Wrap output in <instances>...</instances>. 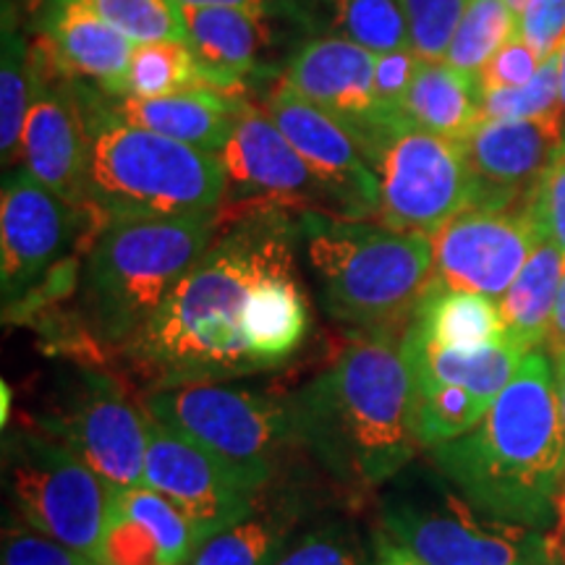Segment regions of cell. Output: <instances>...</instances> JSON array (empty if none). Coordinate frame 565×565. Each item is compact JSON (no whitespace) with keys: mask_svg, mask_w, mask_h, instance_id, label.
I'll return each mask as SVG.
<instances>
[{"mask_svg":"<svg viewBox=\"0 0 565 565\" xmlns=\"http://www.w3.org/2000/svg\"><path fill=\"white\" fill-rule=\"evenodd\" d=\"M294 242L282 210L236 212L223 221L200 263L121 351L129 370L147 387L263 372L242 330L246 296L259 278L294 265Z\"/></svg>","mask_w":565,"mask_h":565,"instance_id":"cell-1","label":"cell"},{"mask_svg":"<svg viewBox=\"0 0 565 565\" xmlns=\"http://www.w3.org/2000/svg\"><path fill=\"white\" fill-rule=\"evenodd\" d=\"M408 324L366 330L291 398L299 440L345 490H377L419 450Z\"/></svg>","mask_w":565,"mask_h":565,"instance_id":"cell-2","label":"cell"},{"mask_svg":"<svg viewBox=\"0 0 565 565\" xmlns=\"http://www.w3.org/2000/svg\"><path fill=\"white\" fill-rule=\"evenodd\" d=\"M440 475L477 513L545 532L565 494V427L555 366L529 351L471 433L433 448Z\"/></svg>","mask_w":565,"mask_h":565,"instance_id":"cell-3","label":"cell"},{"mask_svg":"<svg viewBox=\"0 0 565 565\" xmlns=\"http://www.w3.org/2000/svg\"><path fill=\"white\" fill-rule=\"evenodd\" d=\"M74 82L87 134V210L103 231L223 210L228 186L215 154L121 121L103 89Z\"/></svg>","mask_w":565,"mask_h":565,"instance_id":"cell-4","label":"cell"},{"mask_svg":"<svg viewBox=\"0 0 565 565\" xmlns=\"http://www.w3.org/2000/svg\"><path fill=\"white\" fill-rule=\"evenodd\" d=\"M223 210L105 228L76 280L79 322L95 349L121 353L158 315L223 228Z\"/></svg>","mask_w":565,"mask_h":565,"instance_id":"cell-5","label":"cell"},{"mask_svg":"<svg viewBox=\"0 0 565 565\" xmlns=\"http://www.w3.org/2000/svg\"><path fill=\"white\" fill-rule=\"evenodd\" d=\"M303 231L330 317L362 330L414 320L435 282L433 238L320 212L303 215Z\"/></svg>","mask_w":565,"mask_h":565,"instance_id":"cell-6","label":"cell"},{"mask_svg":"<svg viewBox=\"0 0 565 565\" xmlns=\"http://www.w3.org/2000/svg\"><path fill=\"white\" fill-rule=\"evenodd\" d=\"M145 414L221 458L263 492L282 454L299 440L291 401L223 380L147 387Z\"/></svg>","mask_w":565,"mask_h":565,"instance_id":"cell-7","label":"cell"},{"mask_svg":"<svg viewBox=\"0 0 565 565\" xmlns=\"http://www.w3.org/2000/svg\"><path fill=\"white\" fill-rule=\"evenodd\" d=\"M6 490L19 524L100 563L116 487L42 429L6 437Z\"/></svg>","mask_w":565,"mask_h":565,"instance_id":"cell-8","label":"cell"},{"mask_svg":"<svg viewBox=\"0 0 565 565\" xmlns=\"http://www.w3.org/2000/svg\"><path fill=\"white\" fill-rule=\"evenodd\" d=\"M100 233L89 210L61 200L26 168H13L3 179L0 196V288L6 312L32 307L42 291L74 288L79 273H68V252H89Z\"/></svg>","mask_w":565,"mask_h":565,"instance_id":"cell-9","label":"cell"},{"mask_svg":"<svg viewBox=\"0 0 565 565\" xmlns=\"http://www.w3.org/2000/svg\"><path fill=\"white\" fill-rule=\"evenodd\" d=\"M377 223L433 236L461 212L477 207L479 186L463 147L406 126L377 162Z\"/></svg>","mask_w":565,"mask_h":565,"instance_id":"cell-10","label":"cell"},{"mask_svg":"<svg viewBox=\"0 0 565 565\" xmlns=\"http://www.w3.org/2000/svg\"><path fill=\"white\" fill-rule=\"evenodd\" d=\"M377 55L338 38H312L288 58L280 82L296 95L335 118L356 139L377 171L385 147L406 129L380 108L374 97Z\"/></svg>","mask_w":565,"mask_h":565,"instance_id":"cell-11","label":"cell"},{"mask_svg":"<svg viewBox=\"0 0 565 565\" xmlns=\"http://www.w3.org/2000/svg\"><path fill=\"white\" fill-rule=\"evenodd\" d=\"M387 534L424 565H547L553 545L532 529L479 524L475 508L445 494L443 508L395 503L383 515Z\"/></svg>","mask_w":565,"mask_h":565,"instance_id":"cell-12","label":"cell"},{"mask_svg":"<svg viewBox=\"0 0 565 565\" xmlns=\"http://www.w3.org/2000/svg\"><path fill=\"white\" fill-rule=\"evenodd\" d=\"M145 484L166 494L194 526L200 547L252 519L259 490L233 466L147 416Z\"/></svg>","mask_w":565,"mask_h":565,"instance_id":"cell-13","label":"cell"},{"mask_svg":"<svg viewBox=\"0 0 565 565\" xmlns=\"http://www.w3.org/2000/svg\"><path fill=\"white\" fill-rule=\"evenodd\" d=\"M435 286L503 299L542 233L529 202L521 207H471L433 233Z\"/></svg>","mask_w":565,"mask_h":565,"instance_id":"cell-14","label":"cell"},{"mask_svg":"<svg viewBox=\"0 0 565 565\" xmlns=\"http://www.w3.org/2000/svg\"><path fill=\"white\" fill-rule=\"evenodd\" d=\"M217 162L228 186L223 207H242V212L303 207L335 217L330 194L294 150L286 134L257 105H249L238 116Z\"/></svg>","mask_w":565,"mask_h":565,"instance_id":"cell-15","label":"cell"},{"mask_svg":"<svg viewBox=\"0 0 565 565\" xmlns=\"http://www.w3.org/2000/svg\"><path fill=\"white\" fill-rule=\"evenodd\" d=\"M38 429L61 440L103 479L126 490L145 484L147 414L105 374H87L84 385Z\"/></svg>","mask_w":565,"mask_h":565,"instance_id":"cell-16","label":"cell"},{"mask_svg":"<svg viewBox=\"0 0 565 565\" xmlns=\"http://www.w3.org/2000/svg\"><path fill=\"white\" fill-rule=\"evenodd\" d=\"M21 160L42 186L87 210V134L76 82L34 42Z\"/></svg>","mask_w":565,"mask_h":565,"instance_id":"cell-17","label":"cell"},{"mask_svg":"<svg viewBox=\"0 0 565 565\" xmlns=\"http://www.w3.org/2000/svg\"><path fill=\"white\" fill-rule=\"evenodd\" d=\"M263 110L286 134L335 207V217L364 221L380 210V179L356 139L335 118L282 82L267 92Z\"/></svg>","mask_w":565,"mask_h":565,"instance_id":"cell-18","label":"cell"},{"mask_svg":"<svg viewBox=\"0 0 565 565\" xmlns=\"http://www.w3.org/2000/svg\"><path fill=\"white\" fill-rule=\"evenodd\" d=\"M563 137V110L526 121L482 118L461 145L479 186L477 207L500 210L526 204Z\"/></svg>","mask_w":565,"mask_h":565,"instance_id":"cell-19","label":"cell"},{"mask_svg":"<svg viewBox=\"0 0 565 565\" xmlns=\"http://www.w3.org/2000/svg\"><path fill=\"white\" fill-rule=\"evenodd\" d=\"M181 13L186 26V45L192 47L204 74L221 95L244 97V89L252 82H278L282 76V68L270 61L273 47L278 45L275 24L282 19L183 3Z\"/></svg>","mask_w":565,"mask_h":565,"instance_id":"cell-20","label":"cell"},{"mask_svg":"<svg viewBox=\"0 0 565 565\" xmlns=\"http://www.w3.org/2000/svg\"><path fill=\"white\" fill-rule=\"evenodd\" d=\"M38 30V45L63 74L110 97L121 95L137 42L76 0H45Z\"/></svg>","mask_w":565,"mask_h":565,"instance_id":"cell-21","label":"cell"},{"mask_svg":"<svg viewBox=\"0 0 565 565\" xmlns=\"http://www.w3.org/2000/svg\"><path fill=\"white\" fill-rule=\"evenodd\" d=\"M108 97L110 110L118 118L160 137L196 147V150L221 154L228 145L238 116L249 108L246 97L221 95V92H183L171 97Z\"/></svg>","mask_w":565,"mask_h":565,"instance_id":"cell-22","label":"cell"},{"mask_svg":"<svg viewBox=\"0 0 565 565\" xmlns=\"http://www.w3.org/2000/svg\"><path fill=\"white\" fill-rule=\"evenodd\" d=\"M242 330L263 372L288 362L301 349L309 333V307L294 265L254 282L246 296Z\"/></svg>","mask_w":565,"mask_h":565,"instance_id":"cell-23","label":"cell"},{"mask_svg":"<svg viewBox=\"0 0 565 565\" xmlns=\"http://www.w3.org/2000/svg\"><path fill=\"white\" fill-rule=\"evenodd\" d=\"M406 345L414 383L456 385L487 401H494L505 391L526 356L508 341L475 345V349H443L424 341L416 333L414 320L408 324Z\"/></svg>","mask_w":565,"mask_h":565,"instance_id":"cell-24","label":"cell"},{"mask_svg":"<svg viewBox=\"0 0 565 565\" xmlns=\"http://www.w3.org/2000/svg\"><path fill=\"white\" fill-rule=\"evenodd\" d=\"M406 121L416 129L463 145L482 121V87L445 61H419L404 103Z\"/></svg>","mask_w":565,"mask_h":565,"instance_id":"cell-25","label":"cell"},{"mask_svg":"<svg viewBox=\"0 0 565 565\" xmlns=\"http://www.w3.org/2000/svg\"><path fill=\"white\" fill-rule=\"evenodd\" d=\"M565 270V254L547 238H542L526 259L524 270L513 280L503 299H498L503 317L505 341L524 353L545 349L550 322L561 280Z\"/></svg>","mask_w":565,"mask_h":565,"instance_id":"cell-26","label":"cell"},{"mask_svg":"<svg viewBox=\"0 0 565 565\" xmlns=\"http://www.w3.org/2000/svg\"><path fill=\"white\" fill-rule=\"evenodd\" d=\"M315 38L349 40L374 55L408 51L412 34L401 0H301Z\"/></svg>","mask_w":565,"mask_h":565,"instance_id":"cell-27","label":"cell"},{"mask_svg":"<svg viewBox=\"0 0 565 565\" xmlns=\"http://www.w3.org/2000/svg\"><path fill=\"white\" fill-rule=\"evenodd\" d=\"M414 328L424 341L443 349H475L505 341L498 301L471 291H450L435 286L414 315Z\"/></svg>","mask_w":565,"mask_h":565,"instance_id":"cell-28","label":"cell"},{"mask_svg":"<svg viewBox=\"0 0 565 565\" xmlns=\"http://www.w3.org/2000/svg\"><path fill=\"white\" fill-rule=\"evenodd\" d=\"M210 89L217 92L210 76L196 61L192 47L181 40L137 42L134 47L129 74L118 97H171L183 92Z\"/></svg>","mask_w":565,"mask_h":565,"instance_id":"cell-29","label":"cell"},{"mask_svg":"<svg viewBox=\"0 0 565 565\" xmlns=\"http://www.w3.org/2000/svg\"><path fill=\"white\" fill-rule=\"evenodd\" d=\"M0 152L3 166L21 160V134L30 110L32 45L19 30V13L11 0L3 3V42H0Z\"/></svg>","mask_w":565,"mask_h":565,"instance_id":"cell-30","label":"cell"},{"mask_svg":"<svg viewBox=\"0 0 565 565\" xmlns=\"http://www.w3.org/2000/svg\"><path fill=\"white\" fill-rule=\"evenodd\" d=\"M515 38H519V17L508 9L505 0H466L463 19L450 40L445 63L458 74L479 82L487 63Z\"/></svg>","mask_w":565,"mask_h":565,"instance_id":"cell-31","label":"cell"},{"mask_svg":"<svg viewBox=\"0 0 565 565\" xmlns=\"http://www.w3.org/2000/svg\"><path fill=\"white\" fill-rule=\"evenodd\" d=\"M492 401L456 385L414 383V435L419 448H437L477 427Z\"/></svg>","mask_w":565,"mask_h":565,"instance_id":"cell-32","label":"cell"},{"mask_svg":"<svg viewBox=\"0 0 565 565\" xmlns=\"http://www.w3.org/2000/svg\"><path fill=\"white\" fill-rule=\"evenodd\" d=\"M121 519L137 521L154 536L160 550L162 565H183L200 550L194 526L175 508L166 494L154 492L152 487L137 484L116 492V513Z\"/></svg>","mask_w":565,"mask_h":565,"instance_id":"cell-33","label":"cell"},{"mask_svg":"<svg viewBox=\"0 0 565 565\" xmlns=\"http://www.w3.org/2000/svg\"><path fill=\"white\" fill-rule=\"evenodd\" d=\"M76 3L134 42H186L179 0H76Z\"/></svg>","mask_w":565,"mask_h":565,"instance_id":"cell-34","label":"cell"},{"mask_svg":"<svg viewBox=\"0 0 565 565\" xmlns=\"http://www.w3.org/2000/svg\"><path fill=\"white\" fill-rule=\"evenodd\" d=\"M282 547L280 524L246 519L204 542L189 565H273Z\"/></svg>","mask_w":565,"mask_h":565,"instance_id":"cell-35","label":"cell"},{"mask_svg":"<svg viewBox=\"0 0 565 565\" xmlns=\"http://www.w3.org/2000/svg\"><path fill=\"white\" fill-rule=\"evenodd\" d=\"M561 110V55L542 61L536 74L521 87L482 92V118L526 121Z\"/></svg>","mask_w":565,"mask_h":565,"instance_id":"cell-36","label":"cell"},{"mask_svg":"<svg viewBox=\"0 0 565 565\" xmlns=\"http://www.w3.org/2000/svg\"><path fill=\"white\" fill-rule=\"evenodd\" d=\"M408 19L412 51L424 61H445L461 24L466 0H401Z\"/></svg>","mask_w":565,"mask_h":565,"instance_id":"cell-37","label":"cell"},{"mask_svg":"<svg viewBox=\"0 0 565 565\" xmlns=\"http://www.w3.org/2000/svg\"><path fill=\"white\" fill-rule=\"evenodd\" d=\"M273 565H372L366 550L349 526H317L282 547Z\"/></svg>","mask_w":565,"mask_h":565,"instance_id":"cell-38","label":"cell"},{"mask_svg":"<svg viewBox=\"0 0 565 565\" xmlns=\"http://www.w3.org/2000/svg\"><path fill=\"white\" fill-rule=\"evenodd\" d=\"M529 210H532L542 238L561 246L565 254V137L529 196Z\"/></svg>","mask_w":565,"mask_h":565,"instance_id":"cell-39","label":"cell"},{"mask_svg":"<svg viewBox=\"0 0 565 565\" xmlns=\"http://www.w3.org/2000/svg\"><path fill=\"white\" fill-rule=\"evenodd\" d=\"M3 565H97V561L21 524L3 529Z\"/></svg>","mask_w":565,"mask_h":565,"instance_id":"cell-40","label":"cell"},{"mask_svg":"<svg viewBox=\"0 0 565 565\" xmlns=\"http://www.w3.org/2000/svg\"><path fill=\"white\" fill-rule=\"evenodd\" d=\"M419 61L422 58L412 51V47H408V51L380 53L377 58H374V97H377L380 108H383L391 118H395V121H406L404 103Z\"/></svg>","mask_w":565,"mask_h":565,"instance_id":"cell-41","label":"cell"},{"mask_svg":"<svg viewBox=\"0 0 565 565\" xmlns=\"http://www.w3.org/2000/svg\"><path fill=\"white\" fill-rule=\"evenodd\" d=\"M519 38L542 61L561 51L565 42V0H529L519 17Z\"/></svg>","mask_w":565,"mask_h":565,"instance_id":"cell-42","label":"cell"},{"mask_svg":"<svg viewBox=\"0 0 565 565\" xmlns=\"http://www.w3.org/2000/svg\"><path fill=\"white\" fill-rule=\"evenodd\" d=\"M103 565H162L154 536L137 521L113 515L103 545Z\"/></svg>","mask_w":565,"mask_h":565,"instance_id":"cell-43","label":"cell"},{"mask_svg":"<svg viewBox=\"0 0 565 565\" xmlns=\"http://www.w3.org/2000/svg\"><path fill=\"white\" fill-rule=\"evenodd\" d=\"M542 58L536 55L524 40L515 38L500 47L498 55L487 63L482 74H479V84L482 92L487 89H511L526 84L540 71Z\"/></svg>","mask_w":565,"mask_h":565,"instance_id":"cell-44","label":"cell"},{"mask_svg":"<svg viewBox=\"0 0 565 565\" xmlns=\"http://www.w3.org/2000/svg\"><path fill=\"white\" fill-rule=\"evenodd\" d=\"M183 6H217V9H238L259 13V17H273L282 21H294L303 26V6L301 0H179ZM307 30V26H303Z\"/></svg>","mask_w":565,"mask_h":565,"instance_id":"cell-45","label":"cell"},{"mask_svg":"<svg viewBox=\"0 0 565 565\" xmlns=\"http://www.w3.org/2000/svg\"><path fill=\"white\" fill-rule=\"evenodd\" d=\"M545 353L553 359V362L565 353V270L561 280V291H557V299H555L553 322H550V333L545 341Z\"/></svg>","mask_w":565,"mask_h":565,"instance_id":"cell-46","label":"cell"},{"mask_svg":"<svg viewBox=\"0 0 565 565\" xmlns=\"http://www.w3.org/2000/svg\"><path fill=\"white\" fill-rule=\"evenodd\" d=\"M377 565H424V563L414 553H408L404 545H398L393 536L391 540L380 536L377 540Z\"/></svg>","mask_w":565,"mask_h":565,"instance_id":"cell-47","label":"cell"},{"mask_svg":"<svg viewBox=\"0 0 565 565\" xmlns=\"http://www.w3.org/2000/svg\"><path fill=\"white\" fill-rule=\"evenodd\" d=\"M555 387H557V401H561V414H563V427H565V353L555 359Z\"/></svg>","mask_w":565,"mask_h":565,"instance_id":"cell-48","label":"cell"},{"mask_svg":"<svg viewBox=\"0 0 565 565\" xmlns=\"http://www.w3.org/2000/svg\"><path fill=\"white\" fill-rule=\"evenodd\" d=\"M557 55H561V110L565 116V42L561 45V51H557Z\"/></svg>","mask_w":565,"mask_h":565,"instance_id":"cell-49","label":"cell"},{"mask_svg":"<svg viewBox=\"0 0 565 565\" xmlns=\"http://www.w3.org/2000/svg\"><path fill=\"white\" fill-rule=\"evenodd\" d=\"M9 406H11V387H9V383H3V427L6 424H9Z\"/></svg>","mask_w":565,"mask_h":565,"instance_id":"cell-50","label":"cell"},{"mask_svg":"<svg viewBox=\"0 0 565 565\" xmlns=\"http://www.w3.org/2000/svg\"><path fill=\"white\" fill-rule=\"evenodd\" d=\"M505 3H508V9H511V11L515 13V17H521V11L526 9L529 0H505Z\"/></svg>","mask_w":565,"mask_h":565,"instance_id":"cell-51","label":"cell"},{"mask_svg":"<svg viewBox=\"0 0 565 565\" xmlns=\"http://www.w3.org/2000/svg\"><path fill=\"white\" fill-rule=\"evenodd\" d=\"M547 565H565V553L563 547H553V555H550V563Z\"/></svg>","mask_w":565,"mask_h":565,"instance_id":"cell-52","label":"cell"},{"mask_svg":"<svg viewBox=\"0 0 565 565\" xmlns=\"http://www.w3.org/2000/svg\"><path fill=\"white\" fill-rule=\"evenodd\" d=\"M561 513H563V521H565V494H563V503H561Z\"/></svg>","mask_w":565,"mask_h":565,"instance_id":"cell-53","label":"cell"},{"mask_svg":"<svg viewBox=\"0 0 565 565\" xmlns=\"http://www.w3.org/2000/svg\"><path fill=\"white\" fill-rule=\"evenodd\" d=\"M561 547H563V553H565V532H563V545Z\"/></svg>","mask_w":565,"mask_h":565,"instance_id":"cell-54","label":"cell"},{"mask_svg":"<svg viewBox=\"0 0 565 565\" xmlns=\"http://www.w3.org/2000/svg\"><path fill=\"white\" fill-rule=\"evenodd\" d=\"M97 565H103V563H97Z\"/></svg>","mask_w":565,"mask_h":565,"instance_id":"cell-55","label":"cell"}]
</instances>
